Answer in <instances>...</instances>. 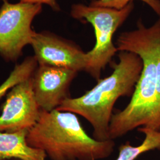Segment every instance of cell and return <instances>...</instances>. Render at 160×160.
<instances>
[{
  "label": "cell",
  "mask_w": 160,
  "mask_h": 160,
  "mask_svg": "<svg viewBox=\"0 0 160 160\" xmlns=\"http://www.w3.org/2000/svg\"><path fill=\"white\" fill-rule=\"evenodd\" d=\"M118 51L135 53L141 58L143 68L131 100L123 110L113 114L109 138L113 140L139 128L150 129L156 104L157 65L160 56V17L149 28L140 20L137 29L123 32L116 42Z\"/></svg>",
  "instance_id": "6da1fadb"
},
{
  "label": "cell",
  "mask_w": 160,
  "mask_h": 160,
  "mask_svg": "<svg viewBox=\"0 0 160 160\" xmlns=\"http://www.w3.org/2000/svg\"><path fill=\"white\" fill-rule=\"evenodd\" d=\"M118 57L112 74L98 80L81 97L67 98L57 109L85 118L93 128V138L100 141L110 140L109 125L114 104L120 97L132 96L143 68L141 58L135 53L119 51Z\"/></svg>",
  "instance_id": "7a4b0ae2"
},
{
  "label": "cell",
  "mask_w": 160,
  "mask_h": 160,
  "mask_svg": "<svg viewBox=\"0 0 160 160\" xmlns=\"http://www.w3.org/2000/svg\"><path fill=\"white\" fill-rule=\"evenodd\" d=\"M27 141L30 147L43 151L51 160H103L115 147L113 140L100 141L90 137L76 114L57 109L40 110Z\"/></svg>",
  "instance_id": "3957f363"
},
{
  "label": "cell",
  "mask_w": 160,
  "mask_h": 160,
  "mask_svg": "<svg viewBox=\"0 0 160 160\" xmlns=\"http://www.w3.org/2000/svg\"><path fill=\"white\" fill-rule=\"evenodd\" d=\"M133 8V1L121 10L82 4L71 7L72 17L81 21L86 20L92 24L94 29L96 44L91 51L86 53L85 71L97 81L100 79L102 70L118 52L113 43V36L129 17Z\"/></svg>",
  "instance_id": "277c9868"
},
{
  "label": "cell",
  "mask_w": 160,
  "mask_h": 160,
  "mask_svg": "<svg viewBox=\"0 0 160 160\" xmlns=\"http://www.w3.org/2000/svg\"><path fill=\"white\" fill-rule=\"evenodd\" d=\"M42 10L41 4L4 1L0 8V55L6 61H16L24 48L31 44L36 33L32 23Z\"/></svg>",
  "instance_id": "5b68a950"
},
{
  "label": "cell",
  "mask_w": 160,
  "mask_h": 160,
  "mask_svg": "<svg viewBox=\"0 0 160 160\" xmlns=\"http://www.w3.org/2000/svg\"><path fill=\"white\" fill-rule=\"evenodd\" d=\"M40 112L30 77L14 86L7 94L0 116V132L29 130L39 119Z\"/></svg>",
  "instance_id": "8992f818"
},
{
  "label": "cell",
  "mask_w": 160,
  "mask_h": 160,
  "mask_svg": "<svg viewBox=\"0 0 160 160\" xmlns=\"http://www.w3.org/2000/svg\"><path fill=\"white\" fill-rule=\"evenodd\" d=\"M30 45L38 65L85 71L86 52L68 40L49 32H36Z\"/></svg>",
  "instance_id": "52a82bcc"
},
{
  "label": "cell",
  "mask_w": 160,
  "mask_h": 160,
  "mask_svg": "<svg viewBox=\"0 0 160 160\" xmlns=\"http://www.w3.org/2000/svg\"><path fill=\"white\" fill-rule=\"evenodd\" d=\"M78 72L49 65H38L31 77L34 97L40 110H56L68 98L69 88Z\"/></svg>",
  "instance_id": "ba28073f"
},
{
  "label": "cell",
  "mask_w": 160,
  "mask_h": 160,
  "mask_svg": "<svg viewBox=\"0 0 160 160\" xmlns=\"http://www.w3.org/2000/svg\"><path fill=\"white\" fill-rule=\"evenodd\" d=\"M29 130L0 132V160H46V153L29 145Z\"/></svg>",
  "instance_id": "9c48e42d"
},
{
  "label": "cell",
  "mask_w": 160,
  "mask_h": 160,
  "mask_svg": "<svg viewBox=\"0 0 160 160\" xmlns=\"http://www.w3.org/2000/svg\"><path fill=\"white\" fill-rule=\"evenodd\" d=\"M138 131L145 134L143 142L138 146H132L128 141L121 145L116 160H135L149 151L160 150V131L144 128H139Z\"/></svg>",
  "instance_id": "30bf717a"
},
{
  "label": "cell",
  "mask_w": 160,
  "mask_h": 160,
  "mask_svg": "<svg viewBox=\"0 0 160 160\" xmlns=\"http://www.w3.org/2000/svg\"><path fill=\"white\" fill-rule=\"evenodd\" d=\"M38 67V62L34 56L26 58L22 63L16 65L8 77L0 85V100L14 86L31 77Z\"/></svg>",
  "instance_id": "8fae6325"
},
{
  "label": "cell",
  "mask_w": 160,
  "mask_h": 160,
  "mask_svg": "<svg viewBox=\"0 0 160 160\" xmlns=\"http://www.w3.org/2000/svg\"><path fill=\"white\" fill-rule=\"evenodd\" d=\"M133 0H92L90 6L121 10ZM149 6L160 17V0H141Z\"/></svg>",
  "instance_id": "7c38bea8"
},
{
  "label": "cell",
  "mask_w": 160,
  "mask_h": 160,
  "mask_svg": "<svg viewBox=\"0 0 160 160\" xmlns=\"http://www.w3.org/2000/svg\"><path fill=\"white\" fill-rule=\"evenodd\" d=\"M151 129L160 131V56L157 65V82L156 89V104Z\"/></svg>",
  "instance_id": "4fadbf2b"
},
{
  "label": "cell",
  "mask_w": 160,
  "mask_h": 160,
  "mask_svg": "<svg viewBox=\"0 0 160 160\" xmlns=\"http://www.w3.org/2000/svg\"><path fill=\"white\" fill-rule=\"evenodd\" d=\"M20 2L30 4H38L41 5L45 4L50 6L52 9L55 11L60 10V7L57 2V0H20Z\"/></svg>",
  "instance_id": "5bb4252c"
},
{
  "label": "cell",
  "mask_w": 160,
  "mask_h": 160,
  "mask_svg": "<svg viewBox=\"0 0 160 160\" xmlns=\"http://www.w3.org/2000/svg\"></svg>",
  "instance_id": "9a60e30c"
},
{
  "label": "cell",
  "mask_w": 160,
  "mask_h": 160,
  "mask_svg": "<svg viewBox=\"0 0 160 160\" xmlns=\"http://www.w3.org/2000/svg\"></svg>",
  "instance_id": "2e32d148"
},
{
  "label": "cell",
  "mask_w": 160,
  "mask_h": 160,
  "mask_svg": "<svg viewBox=\"0 0 160 160\" xmlns=\"http://www.w3.org/2000/svg\"><path fill=\"white\" fill-rule=\"evenodd\" d=\"M3 1H5V0H3Z\"/></svg>",
  "instance_id": "e0dca14e"
}]
</instances>
